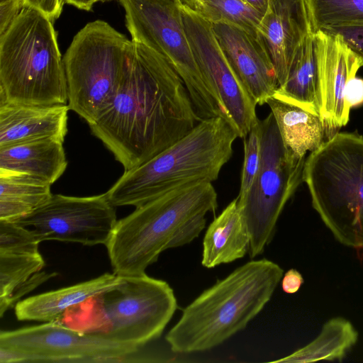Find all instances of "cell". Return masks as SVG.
<instances>
[{
    "label": "cell",
    "mask_w": 363,
    "mask_h": 363,
    "mask_svg": "<svg viewBox=\"0 0 363 363\" xmlns=\"http://www.w3.org/2000/svg\"><path fill=\"white\" fill-rule=\"evenodd\" d=\"M206 1L207 0H178V2L182 6L196 13Z\"/></svg>",
    "instance_id": "obj_35"
},
{
    "label": "cell",
    "mask_w": 363,
    "mask_h": 363,
    "mask_svg": "<svg viewBox=\"0 0 363 363\" xmlns=\"http://www.w3.org/2000/svg\"><path fill=\"white\" fill-rule=\"evenodd\" d=\"M212 26L235 73L257 105L266 104L279 84L271 57L260 36L228 23H214Z\"/></svg>",
    "instance_id": "obj_16"
},
{
    "label": "cell",
    "mask_w": 363,
    "mask_h": 363,
    "mask_svg": "<svg viewBox=\"0 0 363 363\" xmlns=\"http://www.w3.org/2000/svg\"><path fill=\"white\" fill-rule=\"evenodd\" d=\"M304 282L302 274L295 269H290L282 277L281 288L288 294L296 293Z\"/></svg>",
    "instance_id": "obj_33"
},
{
    "label": "cell",
    "mask_w": 363,
    "mask_h": 363,
    "mask_svg": "<svg viewBox=\"0 0 363 363\" xmlns=\"http://www.w3.org/2000/svg\"><path fill=\"white\" fill-rule=\"evenodd\" d=\"M41 242L29 229L0 220V310L6 312L20 297L43 282Z\"/></svg>",
    "instance_id": "obj_15"
},
{
    "label": "cell",
    "mask_w": 363,
    "mask_h": 363,
    "mask_svg": "<svg viewBox=\"0 0 363 363\" xmlns=\"http://www.w3.org/2000/svg\"><path fill=\"white\" fill-rule=\"evenodd\" d=\"M266 104L271 109L284 145L297 158L317 150L325 141L321 118L274 94Z\"/></svg>",
    "instance_id": "obj_22"
},
{
    "label": "cell",
    "mask_w": 363,
    "mask_h": 363,
    "mask_svg": "<svg viewBox=\"0 0 363 363\" xmlns=\"http://www.w3.org/2000/svg\"><path fill=\"white\" fill-rule=\"evenodd\" d=\"M69 110L68 104L0 101V147L43 138L64 141Z\"/></svg>",
    "instance_id": "obj_18"
},
{
    "label": "cell",
    "mask_w": 363,
    "mask_h": 363,
    "mask_svg": "<svg viewBox=\"0 0 363 363\" xmlns=\"http://www.w3.org/2000/svg\"><path fill=\"white\" fill-rule=\"evenodd\" d=\"M62 5L65 4L75 6L76 8L84 11L91 10L96 0H61Z\"/></svg>",
    "instance_id": "obj_34"
},
{
    "label": "cell",
    "mask_w": 363,
    "mask_h": 363,
    "mask_svg": "<svg viewBox=\"0 0 363 363\" xmlns=\"http://www.w3.org/2000/svg\"><path fill=\"white\" fill-rule=\"evenodd\" d=\"M185 32L196 64L218 96L238 137L244 139L258 120L257 105L228 62L212 23L181 6Z\"/></svg>",
    "instance_id": "obj_13"
},
{
    "label": "cell",
    "mask_w": 363,
    "mask_h": 363,
    "mask_svg": "<svg viewBox=\"0 0 363 363\" xmlns=\"http://www.w3.org/2000/svg\"><path fill=\"white\" fill-rule=\"evenodd\" d=\"M23 0H0V35L18 14Z\"/></svg>",
    "instance_id": "obj_31"
},
{
    "label": "cell",
    "mask_w": 363,
    "mask_h": 363,
    "mask_svg": "<svg viewBox=\"0 0 363 363\" xmlns=\"http://www.w3.org/2000/svg\"><path fill=\"white\" fill-rule=\"evenodd\" d=\"M217 207V193L208 182L179 186L137 207L117 221L106 245L113 272L145 274L162 252L196 238L206 214Z\"/></svg>",
    "instance_id": "obj_2"
},
{
    "label": "cell",
    "mask_w": 363,
    "mask_h": 363,
    "mask_svg": "<svg viewBox=\"0 0 363 363\" xmlns=\"http://www.w3.org/2000/svg\"><path fill=\"white\" fill-rule=\"evenodd\" d=\"M312 206L340 244L363 247V137L337 133L306 158Z\"/></svg>",
    "instance_id": "obj_6"
},
{
    "label": "cell",
    "mask_w": 363,
    "mask_h": 363,
    "mask_svg": "<svg viewBox=\"0 0 363 363\" xmlns=\"http://www.w3.org/2000/svg\"><path fill=\"white\" fill-rule=\"evenodd\" d=\"M315 33L325 138L335 135L345 125L350 108L345 94L348 82L356 77L363 61L336 35Z\"/></svg>",
    "instance_id": "obj_14"
},
{
    "label": "cell",
    "mask_w": 363,
    "mask_h": 363,
    "mask_svg": "<svg viewBox=\"0 0 363 363\" xmlns=\"http://www.w3.org/2000/svg\"><path fill=\"white\" fill-rule=\"evenodd\" d=\"M352 323L342 317L328 320L319 335L306 346L272 362L299 363L320 360L342 361L358 340Z\"/></svg>",
    "instance_id": "obj_25"
},
{
    "label": "cell",
    "mask_w": 363,
    "mask_h": 363,
    "mask_svg": "<svg viewBox=\"0 0 363 363\" xmlns=\"http://www.w3.org/2000/svg\"><path fill=\"white\" fill-rule=\"evenodd\" d=\"M274 94L320 117L321 95L315 33L309 34L297 48L286 79Z\"/></svg>",
    "instance_id": "obj_23"
},
{
    "label": "cell",
    "mask_w": 363,
    "mask_h": 363,
    "mask_svg": "<svg viewBox=\"0 0 363 363\" xmlns=\"http://www.w3.org/2000/svg\"><path fill=\"white\" fill-rule=\"evenodd\" d=\"M196 13L211 23H230L253 35H259L264 15L243 0H207Z\"/></svg>",
    "instance_id": "obj_26"
},
{
    "label": "cell",
    "mask_w": 363,
    "mask_h": 363,
    "mask_svg": "<svg viewBox=\"0 0 363 363\" xmlns=\"http://www.w3.org/2000/svg\"><path fill=\"white\" fill-rule=\"evenodd\" d=\"M248 4L254 7L260 13L264 14L268 7L269 0H243Z\"/></svg>",
    "instance_id": "obj_36"
},
{
    "label": "cell",
    "mask_w": 363,
    "mask_h": 363,
    "mask_svg": "<svg viewBox=\"0 0 363 363\" xmlns=\"http://www.w3.org/2000/svg\"><path fill=\"white\" fill-rule=\"evenodd\" d=\"M260 119L252 127L244 138V161L238 196H243L252 186L262 160V135Z\"/></svg>",
    "instance_id": "obj_28"
},
{
    "label": "cell",
    "mask_w": 363,
    "mask_h": 363,
    "mask_svg": "<svg viewBox=\"0 0 363 363\" xmlns=\"http://www.w3.org/2000/svg\"><path fill=\"white\" fill-rule=\"evenodd\" d=\"M174 1H178V0H174Z\"/></svg>",
    "instance_id": "obj_37"
},
{
    "label": "cell",
    "mask_w": 363,
    "mask_h": 363,
    "mask_svg": "<svg viewBox=\"0 0 363 363\" xmlns=\"http://www.w3.org/2000/svg\"><path fill=\"white\" fill-rule=\"evenodd\" d=\"M250 244L249 231L236 198L208 225L203 240L201 264L213 268L242 258Z\"/></svg>",
    "instance_id": "obj_21"
},
{
    "label": "cell",
    "mask_w": 363,
    "mask_h": 363,
    "mask_svg": "<svg viewBox=\"0 0 363 363\" xmlns=\"http://www.w3.org/2000/svg\"><path fill=\"white\" fill-rule=\"evenodd\" d=\"M238 137L223 117L202 119L184 136L146 162L128 170L106 191L116 207H139L179 186L217 180Z\"/></svg>",
    "instance_id": "obj_4"
},
{
    "label": "cell",
    "mask_w": 363,
    "mask_h": 363,
    "mask_svg": "<svg viewBox=\"0 0 363 363\" xmlns=\"http://www.w3.org/2000/svg\"><path fill=\"white\" fill-rule=\"evenodd\" d=\"M134 51V42L107 22L88 23L62 60L68 106L88 124L111 102Z\"/></svg>",
    "instance_id": "obj_8"
},
{
    "label": "cell",
    "mask_w": 363,
    "mask_h": 363,
    "mask_svg": "<svg viewBox=\"0 0 363 363\" xmlns=\"http://www.w3.org/2000/svg\"><path fill=\"white\" fill-rule=\"evenodd\" d=\"M121 276L105 273L96 278L19 301L14 306L18 320L56 322L69 308L116 285Z\"/></svg>",
    "instance_id": "obj_19"
},
{
    "label": "cell",
    "mask_w": 363,
    "mask_h": 363,
    "mask_svg": "<svg viewBox=\"0 0 363 363\" xmlns=\"http://www.w3.org/2000/svg\"><path fill=\"white\" fill-rule=\"evenodd\" d=\"M63 143L43 138L0 147V170L30 174L52 184L67 166Z\"/></svg>",
    "instance_id": "obj_20"
},
{
    "label": "cell",
    "mask_w": 363,
    "mask_h": 363,
    "mask_svg": "<svg viewBox=\"0 0 363 363\" xmlns=\"http://www.w3.org/2000/svg\"><path fill=\"white\" fill-rule=\"evenodd\" d=\"M22 6L39 11L52 22L59 18L63 9L61 0H23Z\"/></svg>",
    "instance_id": "obj_30"
},
{
    "label": "cell",
    "mask_w": 363,
    "mask_h": 363,
    "mask_svg": "<svg viewBox=\"0 0 363 363\" xmlns=\"http://www.w3.org/2000/svg\"><path fill=\"white\" fill-rule=\"evenodd\" d=\"M284 270L267 259L238 267L183 311L165 340L174 352L212 349L245 328L271 299Z\"/></svg>",
    "instance_id": "obj_3"
},
{
    "label": "cell",
    "mask_w": 363,
    "mask_h": 363,
    "mask_svg": "<svg viewBox=\"0 0 363 363\" xmlns=\"http://www.w3.org/2000/svg\"><path fill=\"white\" fill-rule=\"evenodd\" d=\"M133 42L115 95L89 124L125 170L150 160L201 121L172 65L153 49Z\"/></svg>",
    "instance_id": "obj_1"
},
{
    "label": "cell",
    "mask_w": 363,
    "mask_h": 363,
    "mask_svg": "<svg viewBox=\"0 0 363 363\" xmlns=\"http://www.w3.org/2000/svg\"><path fill=\"white\" fill-rule=\"evenodd\" d=\"M51 184L24 173L0 170V220H13L46 203Z\"/></svg>",
    "instance_id": "obj_24"
},
{
    "label": "cell",
    "mask_w": 363,
    "mask_h": 363,
    "mask_svg": "<svg viewBox=\"0 0 363 363\" xmlns=\"http://www.w3.org/2000/svg\"><path fill=\"white\" fill-rule=\"evenodd\" d=\"M313 32L363 23V0H306Z\"/></svg>",
    "instance_id": "obj_27"
},
{
    "label": "cell",
    "mask_w": 363,
    "mask_h": 363,
    "mask_svg": "<svg viewBox=\"0 0 363 363\" xmlns=\"http://www.w3.org/2000/svg\"><path fill=\"white\" fill-rule=\"evenodd\" d=\"M118 1L125 11V26L132 40L148 46L167 60L182 79L199 118L223 117L233 124L196 64L180 4L174 0Z\"/></svg>",
    "instance_id": "obj_9"
},
{
    "label": "cell",
    "mask_w": 363,
    "mask_h": 363,
    "mask_svg": "<svg viewBox=\"0 0 363 363\" xmlns=\"http://www.w3.org/2000/svg\"><path fill=\"white\" fill-rule=\"evenodd\" d=\"M52 21L23 7L0 35V101L67 104L63 60Z\"/></svg>",
    "instance_id": "obj_5"
},
{
    "label": "cell",
    "mask_w": 363,
    "mask_h": 363,
    "mask_svg": "<svg viewBox=\"0 0 363 363\" xmlns=\"http://www.w3.org/2000/svg\"><path fill=\"white\" fill-rule=\"evenodd\" d=\"M345 98L350 109L363 104V79L354 77L348 82Z\"/></svg>",
    "instance_id": "obj_32"
},
{
    "label": "cell",
    "mask_w": 363,
    "mask_h": 363,
    "mask_svg": "<svg viewBox=\"0 0 363 363\" xmlns=\"http://www.w3.org/2000/svg\"><path fill=\"white\" fill-rule=\"evenodd\" d=\"M86 301L91 309L79 331L138 347L159 338L177 308L169 284L145 273L121 276L116 285Z\"/></svg>",
    "instance_id": "obj_7"
},
{
    "label": "cell",
    "mask_w": 363,
    "mask_h": 363,
    "mask_svg": "<svg viewBox=\"0 0 363 363\" xmlns=\"http://www.w3.org/2000/svg\"><path fill=\"white\" fill-rule=\"evenodd\" d=\"M320 30L340 36L363 61V23L333 26Z\"/></svg>",
    "instance_id": "obj_29"
},
{
    "label": "cell",
    "mask_w": 363,
    "mask_h": 363,
    "mask_svg": "<svg viewBox=\"0 0 363 363\" xmlns=\"http://www.w3.org/2000/svg\"><path fill=\"white\" fill-rule=\"evenodd\" d=\"M312 33L306 0H269L259 35L271 57L279 87L286 79L297 48Z\"/></svg>",
    "instance_id": "obj_17"
},
{
    "label": "cell",
    "mask_w": 363,
    "mask_h": 363,
    "mask_svg": "<svg viewBox=\"0 0 363 363\" xmlns=\"http://www.w3.org/2000/svg\"><path fill=\"white\" fill-rule=\"evenodd\" d=\"M144 347L117 342L56 322L0 333L1 363H138L159 362Z\"/></svg>",
    "instance_id": "obj_11"
},
{
    "label": "cell",
    "mask_w": 363,
    "mask_h": 363,
    "mask_svg": "<svg viewBox=\"0 0 363 363\" xmlns=\"http://www.w3.org/2000/svg\"><path fill=\"white\" fill-rule=\"evenodd\" d=\"M259 122L260 167L249 190L237 197L250 234L251 258L262 254L271 242L285 205L303 182L306 160L284 145L272 113Z\"/></svg>",
    "instance_id": "obj_10"
},
{
    "label": "cell",
    "mask_w": 363,
    "mask_h": 363,
    "mask_svg": "<svg viewBox=\"0 0 363 363\" xmlns=\"http://www.w3.org/2000/svg\"><path fill=\"white\" fill-rule=\"evenodd\" d=\"M42 242L58 240L106 245L117 223L116 206L106 193L91 196L52 194L43 205L13 220Z\"/></svg>",
    "instance_id": "obj_12"
}]
</instances>
